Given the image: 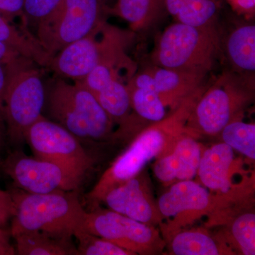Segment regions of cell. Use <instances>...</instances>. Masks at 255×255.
<instances>
[{"instance_id": "cell-1", "label": "cell", "mask_w": 255, "mask_h": 255, "mask_svg": "<svg viewBox=\"0 0 255 255\" xmlns=\"http://www.w3.org/2000/svg\"><path fill=\"white\" fill-rule=\"evenodd\" d=\"M203 84L171 114L139 132L122 155L111 164L89 194L93 202L142 172L146 164L168 153L176 141L187 133L186 124L196 102L206 88Z\"/></svg>"}, {"instance_id": "cell-2", "label": "cell", "mask_w": 255, "mask_h": 255, "mask_svg": "<svg viewBox=\"0 0 255 255\" xmlns=\"http://www.w3.org/2000/svg\"><path fill=\"white\" fill-rule=\"evenodd\" d=\"M11 193L14 204L11 237L24 231H40L73 236L83 230L87 211L75 191L33 194L22 190Z\"/></svg>"}, {"instance_id": "cell-3", "label": "cell", "mask_w": 255, "mask_h": 255, "mask_svg": "<svg viewBox=\"0 0 255 255\" xmlns=\"http://www.w3.org/2000/svg\"><path fill=\"white\" fill-rule=\"evenodd\" d=\"M253 97V81L246 75L225 71L196 102L186 124L187 133L196 138L219 135L227 124L241 119Z\"/></svg>"}, {"instance_id": "cell-4", "label": "cell", "mask_w": 255, "mask_h": 255, "mask_svg": "<svg viewBox=\"0 0 255 255\" xmlns=\"http://www.w3.org/2000/svg\"><path fill=\"white\" fill-rule=\"evenodd\" d=\"M4 114L6 137L11 143H22L30 127L42 116L45 89L38 66L19 57L6 64Z\"/></svg>"}, {"instance_id": "cell-5", "label": "cell", "mask_w": 255, "mask_h": 255, "mask_svg": "<svg viewBox=\"0 0 255 255\" xmlns=\"http://www.w3.org/2000/svg\"><path fill=\"white\" fill-rule=\"evenodd\" d=\"M48 112L57 124L77 137L92 140L110 138L114 122L93 95L78 82L58 79L48 95Z\"/></svg>"}, {"instance_id": "cell-6", "label": "cell", "mask_w": 255, "mask_h": 255, "mask_svg": "<svg viewBox=\"0 0 255 255\" xmlns=\"http://www.w3.org/2000/svg\"><path fill=\"white\" fill-rule=\"evenodd\" d=\"M220 46L218 30L175 22L159 37L153 60L162 68L209 73Z\"/></svg>"}, {"instance_id": "cell-7", "label": "cell", "mask_w": 255, "mask_h": 255, "mask_svg": "<svg viewBox=\"0 0 255 255\" xmlns=\"http://www.w3.org/2000/svg\"><path fill=\"white\" fill-rule=\"evenodd\" d=\"M102 0H65L59 9L36 26V38L53 58L65 46L86 36L104 20Z\"/></svg>"}, {"instance_id": "cell-8", "label": "cell", "mask_w": 255, "mask_h": 255, "mask_svg": "<svg viewBox=\"0 0 255 255\" xmlns=\"http://www.w3.org/2000/svg\"><path fill=\"white\" fill-rule=\"evenodd\" d=\"M122 41L119 31L102 21L86 36L60 50L48 68L61 78L82 81L106 58L123 50Z\"/></svg>"}, {"instance_id": "cell-9", "label": "cell", "mask_w": 255, "mask_h": 255, "mask_svg": "<svg viewBox=\"0 0 255 255\" xmlns=\"http://www.w3.org/2000/svg\"><path fill=\"white\" fill-rule=\"evenodd\" d=\"M82 231L112 242L134 255L161 254L167 245L155 226L138 222L112 210L87 212Z\"/></svg>"}, {"instance_id": "cell-10", "label": "cell", "mask_w": 255, "mask_h": 255, "mask_svg": "<svg viewBox=\"0 0 255 255\" xmlns=\"http://www.w3.org/2000/svg\"><path fill=\"white\" fill-rule=\"evenodd\" d=\"M25 141L36 157L60 164L82 179L92 167V159L78 137L43 116L28 128Z\"/></svg>"}, {"instance_id": "cell-11", "label": "cell", "mask_w": 255, "mask_h": 255, "mask_svg": "<svg viewBox=\"0 0 255 255\" xmlns=\"http://www.w3.org/2000/svg\"><path fill=\"white\" fill-rule=\"evenodd\" d=\"M3 167L18 189L33 194L75 191L82 181L60 164L19 152L9 155Z\"/></svg>"}, {"instance_id": "cell-12", "label": "cell", "mask_w": 255, "mask_h": 255, "mask_svg": "<svg viewBox=\"0 0 255 255\" xmlns=\"http://www.w3.org/2000/svg\"><path fill=\"white\" fill-rule=\"evenodd\" d=\"M206 187L194 180L181 181L170 185L157 201L163 219L167 222L162 231L170 239L188 223L211 212L219 202Z\"/></svg>"}, {"instance_id": "cell-13", "label": "cell", "mask_w": 255, "mask_h": 255, "mask_svg": "<svg viewBox=\"0 0 255 255\" xmlns=\"http://www.w3.org/2000/svg\"><path fill=\"white\" fill-rule=\"evenodd\" d=\"M124 53L121 50L106 58L78 82L91 92L114 123L127 127L131 107L128 83L121 75L126 60Z\"/></svg>"}, {"instance_id": "cell-14", "label": "cell", "mask_w": 255, "mask_h": 255, "mask_svg": "<svg viewBox=\"0 0 255 255\" xmlns=\"http://www.w3.org/2000/svg\"><path fill=\"white\" fill-rule=\"evenodd\" d=\"M112 211L149 226H161L162 215L145 174L140 172L109 191L102 199Z\"/></svg>"}, {"instance_id": "cell-15", "label": "cell", "mask_w": 255, "mask_h": 255, "mask_svg": "<svg viewBox=\"0 0 255 255\" xmlns=\"http://www.w3.org/2000/svg\"><path fill=\"white\" fill-rule=\"evenodd\" d=\"M202 152V146L196 137L184 134L168 153L156 159L154 174L165 186L193 180L197 176Z\"/></svg>"}, {"instance_id": "cell-16", "label": "cell", "mask_w": 255, "mask_h": 255, "mask_svg": "<svg viewBox=\"0 0 255 255\" xmlns=\"http://www.w3.org/2000/svg\"><path fill=\"white\" fill-rule=\"evenodd\" d=\"M236 172L234 150L225 142L203 150L197 176L201 184L220 196H236L232 179Z\"/></svg>"}, {"instance_id": "cell-17", "label": "cell", "mask_w": 255, "mask_h": 255, "mask_svg": "<svg viewBox=\"0 0 255 255\" xmlns=\"http://www.w3.org/2000/svg\"><path fill=\"white\" fill-rule=\"evenodd\" d=\"M156 92L166 108L176 110L187 97L204 84L208 73L156 66L150 68Z\"/></svg>"}, {"instance_id": "cell-18", "label": "cell", "mask_w": 255, "mask_h": 255, "mask_svg": "<svg viewBox=\"0 0 255 255\" xmlns=\"http://www.w3.org/2000/svg\"><path fill=\"white\" fill-rule=\"evenodd\" d=\"M131 110L148 122L162 120L166 117V107L155 90L150 69L137 74L127 84Z\"/></svg>"}, {"instance_id": "cell-19", "label": "cell", "mask_w": 255, "mask_h": 255, "mask_svg": "<svg viewBox=\"0 0 255 255\" xmlns=\"http://www.w3.org/2000/svg\"><path fill=\"white\" fill-rule=\"evenodd\" d=\"M164 4L176 22L217 30L221 0H164Z\"/></svg>"}, {"instance_id": "cell-20", "label": "cell", "mask_w": 255, "mask_h": 255, "mask_svg": "<svg viewBox=\"0 0 255 255\" xmlns=\"http://www.w3.org/2000/svg\"><path fill=\"white\" fill-rule=\"evenodd\" d=\"M16 253L20 255H78L71 236L40 231H24L12 236Z\"/></svg>"}, {"instance_id": "cell-21", "label": "cell", "mask_w": 255, "mask_h": 255, "mask_svg": "<svg viewBox=\"0 0 255 255\" xmlns=\"http://www.w3.org/2000/svg\"><path fill=\"white\" fill-rule=\"evenodd\" d=\"M225 50L233 72L243 75L255 71V26L253 23L239 25L228 35Z\"/></svg>"}, {"instance_id": "cell-22", "label": "cell", "mask_w": 255, "mask_h": 255, "mask_svg": "<svg viewBox=\"0 0 255 255\" xmlns=\"http://www.w3.org/2000/svg\"><path fill=\"white\" fill-rule=\"evenodd\" d=\"M0 41L38 66L48 68L52 57L28 28L9 22L0 14Z\"/></svg>"}, {"instance_id": "cell-23", "label": "cell", "mask_w": 255, "mask_h": 255, "mask_svg": "<svg viewBox=\"0 0 255 255\" xmlns=\"http://www.w3.org/2000/svg\"><path fill=\"white\" fill-rule=\"evenodd\" d=\"M168 242L171 255H219L234 253L223 241H217L204 230L180 231Z\"/></svg>"}, {"instance_id": "cell-24", "label": "cell", "mask_w": 255, "mask_h": 255, "mask_svg": "<svg viewBox=\"0 0 255 255\" xmlns=\"http://www.w3.org/2000/svg\"><path fill=\"white\" fill-rule=\"evenodd\" d=\"M164 0H117L107 13L123 18L133 31L150 27L165 12Z\"/></svg>"}, {"instance_id": "cell-25", "label": "cell", "mask_w": 255, "mask_h": 255, "mask_svg": "<svg viewBox=\"0 0 255 255\" xmlns=\"http://www.w3.org/2000/svg\"><path fill=\"white\" fill-rule=\"evenodd\" d=\"M223 142L252 161L255 159V125L241 119L227 124L220 132Z\"/></svg>"}, {"instance_id": "cell-26", "label": "cell", "mask_w": 255, "mask_h": 255, "mask_svg": "<svg viewBox=\"0 0 255 255\" xmlns=\"http://www.w3.org/2000/svg\"><path fill=\"white\" fill-rule=\"evenodd\" d=\"M228 240L242 255H255V214L253 211L238 215L228 228Z\"/></svg>"}, {"instance_id": "cell-27", "label": "cell", "mask_w": 255, "mask_h": 255, "mask_svg": "<svg viewBox=\"0 0 255 255\" xmlns=\"http://www.w3.org/2000/svg\"><path fill=\"white\" fill-rule=\"evenodd\" d=\"M73 236L78 240V255H134L130 252L87 231H77Z\"/></svg>"}, {"instance_id": "cell-28", "label": "cell", "mask_w": 255, "mask_h": 255, "mask_svg": "<svg viewBox=\"0 0 255 255\" xmlns=\"http://www.w3.org/2000/svg\"><path fill=\"white\" fill-rule=\"evenodd\" d=\"M65 0H24L23 12L30 25L36 27L40 23L54 14Z\"/></svg>"}, {"instance_id": "cell-29", "label": "cell", "mask_w": 255, "mask_h": 255, "mask_svg": "<svg viewBox=\"0 0 255 255\" xmlns=\"http://www.w3.org/2000/svg\"><path fill=\"white\" fill-rule=\"evenodd\" d=\"M23 4L24 0H0V14L12 23H14L15 18H18L21 26L28 28L23 12Z\"/></svg>"}, {"instance_id": "cell-30", "label": "cell", "mask_w": 255, "mask_h": 255, "mask_svg": "<svg viewBox=\"0 0 255 255\" xmlns=\"http://www.w3.org/2000/svg\"><path fill=\"white\" fill-rule=\"evenodd\" d=\"M6 87V65L0 63V148L6 138L4 114V92Z\"/></svg>"}, {"instance_id": "cell-31", "label": "cell", "mask_w": 255, "mask_h": 255, "mask_svg": "<svg viewBox=\"0 0 255 255\" xmlns=\"http://www.w3.org/2000/svg\"><path fill=\"white\" fill-rule=\"evenodd\" d=\"M14 211V204L11 193L0 189V227L12 218Z\"/></svg>"}, {"instance_id": "cell-32", "label": "cell", "mask_w": 255, "mask_h": 255, "mask_svg": "<svg viewBox=\"0 0 255 255\" xmlns=\"http://www.w3.org/2000/svg\"><path fill=\"white\" fill-rule=\"evenodd\" d=\"M238 14L253 17L255 12V0H226Z\"/></svg>"}, {"instance_id": "cell-33", "label": "cell", "mask_w": 255, "mask_h": 255, "mask_svg": "<svg viewBox=\"0 0 255 255\" xmlns=\"http://www.w3.org/2000/svg\"><path fill=\"white\" fill-rule=\"evenodd\" d=\"M10 231L0 228V255H13L16 254V250L10 241Z\"/></svg>"}, {"instance_id": "cell-34", "label": "cell", "mask_w": 255, "mask_h": 255, "mask_svg": "<svg viewBox=\"0 0 255 255\" xmlns=\"http://www.w3.org/2000/svg\"><path fill=\"white\" fill-rule=\"evenodd\" d=\"M21 56L16 50L0 41V63L6 65Z\"/></svg>"}, {"instance_id": "cell-35", "label": "cell", "mask_w": 255, "mask_h": 255, "mask_svg": "<svg viewBox=\"0 0 255 255\" xmlns=\"http://www.w3.org/2000/svg\"><path fill=\"white\" fill-rule=\"evenodd\" d=\"M102 1H104L106 6L107 7V10H108V9L112 8L115 4L117 0H102Z\"/></svg>"}]
</instances>
